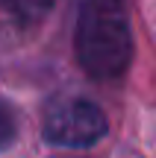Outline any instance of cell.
I'll list each match as a JSON object with an SVG mask.
<instances>
[{
  "mask_svg": "<svg viewBox=\"0 0 156 158\" xmlns=\"http://www.w3.org/2000/svg\"><path fill=\"white\" fill-rule=\"evenodd\" d=\"M80 68L97 82H112L133 62V29L124 0H80L74 29Z\"/></svg>",
  "mask_w": 156,
  "mask_h": 158,
  "instance_id": "1",
  "label": "cell"
},
{
  "mask_svg": "<svg viewBox=\"0 0 156 158\" xmlns=\"http://www.w3.org/2000/svg\"><path fill=\"white\" fill-rule=\"evenodd\" d=\"M106 129L109 123L103 108L86 97H56L44 108V120H41L44 141L65 149L94 147L106 135Z\"/></svg>",
  "mask_w": 156,
  "mask_h": 158,
  "instance_id": "2",
  "label": "cell"
},
{
  "mask_svg": "<svg viewBox=\"0 0 156 158\" xmlns=\"http://www.w3.org/2000/svg\"><path fill=\"white\" fill-rule=\"evenodd\" d=\"M56 0H0V6L6 9V15L18 23V27H35L47 18V12L53 9Z\"/></svg>",
  "mask_w": 156,
  "mask_h": 158,
  "instance_id": "3",
  "label": "cell"
},
{
  "mask_svg": "<svg viewBox=\"0 0 156 158\" xmlns=\"http://www.w3.org/2000/svg\"><path fill=\"white\" fill-rule=\"evenodd\" d=\"M15 141H18V117L12 106L0 102V152H6Z\"/></svg>",
  "mask_w": 156,
  "mask_h": 158,
  "instance_id": "4",
  "label": "cell"
}]
</instances>
